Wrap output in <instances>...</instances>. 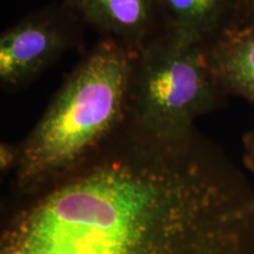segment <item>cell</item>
<instances>
[{
  "label": "cell",
  "mask_w": 254,
  "mask_h": 254,
  "mask_svg": "<svg viewBox=\"0 0 254 254\" xmlns=\"http://www.w3.org/2000/svg\"><path fill=\"white\" fill-rule=\"evenodd\" d=\"M208 58L226 94L254 105V25L237 24L207 46Z\"/></svg>",
  "instance_id": "cell-7"
},
{
  "label": "cell",
  "mask_w": 254,
  "mask_h": 254,
  "mask_svg": "<svg viewBox=\"0 0 254 254\" xmlns=\"http://www.w3.org/2000/svg\"><path fill=\"white\" fill-rule=\"evenodd\" d=\"M85 24L136 53L163 27L158 0H64Z\"/></svg>",
  "instance_id": "cell-5"
},
{
  "label": "cell",
  "mask_w": 254,
  "mask_h": 254,
  "mask_svg": "<svg viewBox=\"0 0 254 254\" xmlns=\"http://www.w3.org/2000/svg\"><path fill=\"white\" fill-rule=\"evenodd\" d=\"M244 0H158L163 27L180 40L208 46L239 23Z\"/></svg>",
  "instance_id": "cell-6"
},
{
  "label": "cell",
  "mask_w": 254,
  "mask_h": 254,
  "mask_svg": "<svg viewBox=\"0 0 254 254\" xmlns=\"http://www.w3.org/2000/svg\"><path fill=\"white\" fill-rule=\"evenodd\" d=\"M249 180L195 127L127 119L90 158L2 207L0 254H254Z\"/></svg>",
  "instance_id": "cell-1"
},
{
  "label": "cell",
  "mask_w": 254,
  "mask_h": 254,
  "mask_svg": "<svg viewBox=\"0 0 254 254\" xmlns=\"http://www.w3.org/2000/svg\"><path fill=\"white\" fill-rule=\"evenodd\" d=\"M238 24L254 25V0H244L241 15Z\"/></svg>",
  "instance_id": "cell-10"
},
{
  "label": "cell",
  "mask_w": 254,
  "mask_h": 254,
  "mask_svg": "<svg viewBox=\"0 0 254 254\" xmlns=\"http://www.w3.org/2000/svg\"><path fill=\"white\" fill-rule=\"evenodd\" d=\"M20 142L13 144L9 141H1L0 144V172L2 174H13L20 163Z\"/></svg>",
  "instance_id": "cell-8"
},
{
  "label": "cell",
  "mask_w": 254,
  "mask_h": 254,
  "mask_svg": "<svg viewBox=\"0 0 254 254\" xmlns=\"http://www.w3.org/2000/svg\"><path fill=\"white\" fill-rule=\"evenodd\" d=\"M131 51L104 38L77 64L31 132L8 195H23L80 165L128 119Z\"/></svg>",
  "instance_id": "cell-2"
},
{
  "label": "cell",
  "mask_w": 254,
  "mask_h": 254,
  "mask_svg": "<svg viewBox=\"0 0 254 254\" xmlns=\"http://www.w3.org/2000/svg\"><path fill=\"white\" fill-rule=\"evenodd\" d=\"M244 163L254 172V127L244 136Z\"/></svg>",
  "instance_id": "cell-9"
},
{
  "label": "cell",
  "mask_w": 254,
  "mask_h": 254,
  "mask_svg": "<svg viewBox=\"0 0 254 254\" xmlns=\"http://www.w3.org/2000/svg\"><path fill=\"white\" fill-rule=\"evenodd\" d=\"M250 211L251 213L254 215V195L252 196V199H251V202H250Z\"/></svg>",
  "instance_id": "cell-11"
},
{
  "label": "cell",
  "mask_w": 254,
  "mask_h": 254,
  "mask_svg": "<svg viewBox=\"0 0 254 254\" xmlns=\"http://www.w3.org/2000/svg\"><path fill=\"white\" fill-rule=\"evenodd\" d=\"M226 92L207 46L180 40L163 27L133 55L128 119L159 133H183L220 109Z\"/></svg>",
  "instance_id": "cell-3"
},
{
  "label": "cell",
  "mask_w": 254,
  "mask_h": 254,
  "mask_svg": "<svg viewBox=\"0 0 254 254\" xmlns=\"http://www.w3.org/2000/svg\"><path fill=\"white\" fill-rule=\"evenodd\" d=\"M85 23L65 1L26 17L0 36V86L24 90L68 50L78 46Z\"/></svg>",
  "instance_id": "cell-4"
}]
</instances>
